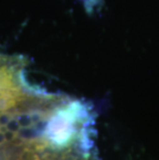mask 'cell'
<instances>
[{
	"label": "cell",
	"mask_w": 159,
	"mask_h": 160,
	"mask_svg": "<svg viewBox=\"0 0 159 160\" xmlns=\"http://www.w3.org/2000/svg\"><path fill=\"white\" fill-rule=\"evenodd\" d=\"M81 1L83 2L86 11L89 12H92L95 11L101 3V0H81Z\"/></svg>",
	"instance_id": "1"
}]
</instances>
